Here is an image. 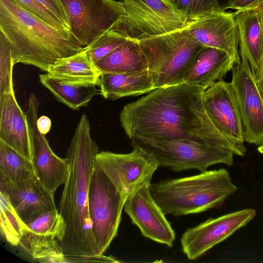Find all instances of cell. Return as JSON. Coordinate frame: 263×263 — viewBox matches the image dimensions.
Segmentation results:
<instances>
[{
	"label": "cell",
	"instance_id": "obj_31",
	"mask_svg": "<svg viewBox=\"0 0 263 263\" xmlns=\"http://www.w3.org/2000/svg\"><path fill=\"white\" fill-rule=\"evenodd\" d=\"M175 5L189 21L214 11L223 10L217 0H177Z\"/></svg>",
	"mask_w": 263,
	"mask_h": 263
},
{
	"label": "cell",
	"instance_id": "obj_17",
	"mask_svg": "<svg viewBox=\"0 0 263 263\" xmlns=\"http://www.w3.org/2000/svg\"><path fill=\"white\" fill-rule=\"evenodd\" d=\"M0 191L7 195L26 224L46 212L57 209L54 194L46 189L36 176L16 183H0Z\"/></svg>",
	"mask_w": 263,
	"mask_h": 263
},
{
	"label": "cell",
	"instance_id": "obj_24",
	"mask_svg": "<svg viewBox=\"0 0 263 263\" xmlns=\"http://www.w3.org/2000/svg\"><path fill=\"white\" fill-rule=\"evenodd\" d=\"M39 78L59 101L74 110L87 105L98 91L96 84L66 82L48 72L40 74Z\"/></svg>",
	"mask_w": 263,
	"mask_h": 263
},
{
	"label": "cell",
	"instance_id": "obj_3",
	"mask_svg": "<svg viewBox=\"0 0 263 263\" xmlns=\"http://www.w3.org/2000/svg\"><path fill=\"white\" fill-rule=\"evenodd\" d=\"M0 32L10 46L15 64L34 66L46 72L59 59L85 49L69 30L49 25L16 0H0Z\"/></svg>",
	"mask_w": 263,
	"mask_h": 263
},
{
	"label": "cell",
	"instance_id": "obj_20",
	"mask_svg": "<svg viewBox=\"0 0 263 263\" xmlns=\"http://www.w3.org/2000/svg\"><path fill=\"white\" fill-rule=\"evenodd\" d=\"M234 13L238 30L239 54L246 56L254 76L263 64V26L256 10Z\"/></svg>",
	"mask_w": 263,
	"mask_h": 263
},
{
	"label": "cell",
	"instance_id": "obj_37",
	"mask_svg": "<svg viewBox=\"0 0 263 263\" xmlns=\"http://www.w3.org/2000/svg\"><path fill=\"white\" fill-rule=\"evenodd\" d=\"M263 76V64L259 71L254 76L255 80L257 81Z\"/></svg>",
	"mask_w": 263,
	"mask_h": 263
},
{
	"label": "cell",
	"instance_id": "obj_26",
	"mask_svg": "<svg viewBox=\"0 0 263 263\" xmlns=\"http://www.w3.org/2000/svg\"><path fill=\"white\" fill-rule=\"evenodd\" d=\"M35 176L31 161L0 140V183H16Z\"/></svg>",
	"mask_w": 263,
	"mask_h": 263
},
{
	"label": "cell",
	"instance_id": "obj_40",
	"mask_svg": "<svg viewBox=\"0 0 263 263\" xmlns=\"http://www.w3.org/2000/svg\"><path fill=\"white\" fill-rule=\"evenodd\" d=\"M163 1H164L165 2H167L168 3H170L171 4L174 5L176 4V2L177 1V0H163Z\"/></svg>",
	"mask_w": 263,
	"mask_h": 263
},
{
	"label": "cell",
	"instance_id": "obj_18",
	"mask_svg": "<svg viewBox=\"0 0 263 263\" xmlns=\"http://www.w3.org/2000/svg\"><path fill=\"white\" fill-rule=\"evenodd\" d=\"M0 140L30 161L32 151L28 122L14 91L0 97Z\"/></svg>",
	"mask_w": 263,
	"mask_h": 263
},
{
	"label": "cell",
	"instance_id": "obj_33",
	"mask_svg": "<svg viewBox=\"0 0 263 263\" xmlns=\"http://www.w3.org/2000/svg\"><path fill=\"white\" fill-rule=\"evenodd\" d=\"M263 6V0H226L224 10L227 9L236 11L246 10L257 11Z\"/></svg>",
	"mask_w": 263,
	"mask_h": 263
},
{
	"label": "cell",
	"instance_id": "obj_6",
	"mask_svg": "<svg viewBox=\"0 0 263 263\" xmlns=\"http://www.w3.org/2000/svg\"><path fill=\"white\" fill-rule=\"evenodd\" d=\"M125 14L112 29L140 41L185 28L189 20L174 5L163 0H122Z\"/></svg>",
	"mask_w": 263,
	"mask_h": 263
},
{
	"label": "cell",
	"instance_id": "obj_8",
	"mask_svg": "<svg viewBox=\"0 0 263 263\" xmlns=\"http://www.w3.org/2000/svg\"><path fill=\"white\" fill-rule=\"evenodd\" d=\"M71 33L85 48L112 29L125 14L122 2L115 0H58Z\"/></svg>",
	"mask_w": 263,
	"mask_h": 263
},
{
	"label": "cell",
	"instance_id": "obj_27",
	"mask_svg": "<svg viewBox=\"0 0 263 263\" xmlns=\"http://www.w3.org/2000/svg\"><path fill=\"white\" fill-rule=\"evenodd\" d=\"M0 198L1 234L10 245L18 246L28 227L20 218L7 195L2 191Z\"/></svg>",
	"mask_w": 263,
	"mask_h": 263
},
{
	"label": "cell",
	"instance_id": "obj_34",
	"mask_svg": "<svg viewBox=\"0 0 263 263\" xmlns=\"http://www.w3.org/2000/svg\"><path fill=\"white\" fill-rule=\"evenodd\" d=\"M50 11L69 30L66 17L62 6L58 0H37Z\"/></svg>",
	"mask_w": 263,
	"mask_h": 263
},
{
	"label": "cell",
	"instance_id": "obj_13",
	"mask_svg": "<svg viewBox=\"0 0 263 263\" xmlns=\"http://www.w3.org/2000/svg\"><path fill=\"white\" fill-rule=\"evenodd\" d=\"M241 61L232 70V85L244 130L245 141L263 144V99L247 58L240 54Z\"/></svg>",
	"mask_w": 263,
	"mask_h": 263
},
{
	"label": "cell",
	"instance_id": "obj_11",
	"mask_svg": "<svg viewBox=\"0 0 263 263\" xmlns=\"http://www.w3.org/2000/svg\"><path fill=\"white\" fill-rule=\"evenodd\" d=\"M203 102L209 118L229 142L234 154L244 156L243 127L231 83L222 80L204 90Z\"/></svg>",
	"mask_w": 263,
	"mask_h": 263
},
{
	"label": "cell",
	"instance_id": "obj_23",
	"mask_svg": "<svg viewBox=\"0 0 263 263\" xmlns=\"http://www.w3.org/2000/svg\"><path fill=\"white\" fill-rule=\"evenodd\" d=\"M47 72L64 81L97 85L101 74L89 59L85 48L73 55L59 59Z\"/></svg>",
	"mask_w": 263,
	"mask_h": 263
},
{
	"label": "cell",
	"instance_id": "obj_25",
	"mask_svg": "<svg viewBox=\"0 0 263 263\" xmlns=\"http://www.w3.org/2000/svg\"><path fill=\"white\" fill-rule=\"evenodd\" d=\"M18 246L34 259L50 262H67L60 242L52 236L39 234L28 228Z\"/></svg>",
	"mask_w": 263,
	"mask_h": 263
},
{
	"label": "cell",
	"instance_id": "obj_30",
	"mask_svg": "<svg viewBox=\"0 0 263 263\" xmlns=\"http://www.w3.org/2000/svg\"><path fill=\"white\" fill-rule=\"evenodd\" d=\"M14 65L10 46L0 32V97L14 91L12 76Z\"/></svg>",
	"mask_w": 263,
	"mask_h": 263
},
{
	"label": "cell",
	"instance_id": "obj_28",
	"mask_svg": "<svg viewBox=\"0 0 263 263\" xmlns=\"http://www.w3.org/2000/svg\"><path fill=\"white\" fill-rule=\"evenodd\" d=\"M27 226L30 231L35 233L55 237L60 243L66 231L64 220L57 209L40 215Z\"/></svg>",
	"mask_w": 263,
	"mask_h": 263
},
{
	"label": "cell",
	"instance_id": "obj_5",
	"mask_svg": "<svg viewBox=\"0 0 263 263\" xmlns=\"http://www.w3.org/2000/svg\"><path fill=\"white\" fill-rule=\"evenodd\" d=\"M139 43L155 89L183 83L186 70L203 47L186 27Z\"/></svg>",
	"mask_w": 263,
	"mask_h": 263
},
{
	"label": "cell",
	"instance_id": "obj_35",
	"mask_svg": "<svg viewBox=\"0 0 263 263\" xmlns=\"http://www.w3.org/2000/svg\"><path fill=\"white\" fill-rule=\"evenodd\" d=\"M36 124L39 131L42 134L45 135L50 130L51 121L47 116H42L37 118Z\"/></svg>",
	"mask_w": 263,
	"mask_h": 263
},
{
	"label": "cell",
	"instance_id": "obj_14",
	"mask_svg": "<svg viewBox=\"0 0 263 263\" xmlns=\"http://www.w3.org/2000/svg\"><path fill=\"white\" fill-rule=\"evenodd\" d=\"M39 106L36 96L31 93L26 113L32 145L31 162L37 179L46 189L54 194L65 181L68 164L66 158H61L55 154L45 135L39 131L36 124Z\"/></svg>",
	"mask_w": 263,
	"mask_h": 263
},
{
	"label": "cell",
	"instance_id": "obj_41",
	"mask_svg": "<svg viewBox=\"0 0 263 263\" xmlns=\"http://www.w3.org/2000/svg\"><path fill=\"white\" fill-rule=\"evenodd\" d=\"M258 152L263 154V144L260 145L257 148Z\"/></svg>",
	"mask_w": 263,
	"mask_h": 263
},
{
	"label": "cell",
	"instance_id": "obj_9",
	"mask_svg": "<svg viewBox=\"0 0 263 263\" xmlns=\"http://www.w3.org/2000/svg\"><path fill=\"white\" fill-rule=\"evenodd\" d=\"M132 144L152 153L159 167L175 172L190 170L203 172L214 164L224 163L231 166L233 163L234 153L230 149L190 140L157 143L132 141Z\"/></svg>",
	"mask_w": 263,
	"mask_h": 263
},
{
	"label": "cell",
	"instance_id": "obj_16",
	"mask_svg": "<svg viewBox=\"0 0 263 263\" xmlns=\"http://www.w3.org/2000/svg\"><path fill=\"white\" fill-rule=\"evenodd\" d=\"M186 28L202 46L215 48L240 62L239 35L235 13L214 11L190 21Z\"/></svg>",
	"mask_w": 263,
	"mask_h": 263
},
{
	"label": "cell",
	"instance_id": "obj_7",
	"mask_svg": "<svg viewBox=\"0 0 263 263\" xmlns=\"http://www.w3.org/2000/svg\"><path fill=\"white\" fill-rule=\"evenodd\" d=\"M126 199L96 163L88 195L92 231L100 255H103L116 237Z\"/></svg>",
	"mask_w": 263,
	"mask_h": 263
},
{
	"label": "cell",
	"instance_id": "obj_32",
	"mask_svg": "<svg viewBox=\"0 0 263 263\" xmlns=\"http://www.w3.org/2000/svg\"><path fill=\"white\" fill-rule=\"evenodd\" d=\"M26 10L54 27L67 29L59 20L37 0H16Z\"/></svg>",
	"mask_w": 263,
	"mask_h": 263
},
{
	"label": "cell",
	"instance_id": "obj_15",
	"mask_svg": "<svg viewBox=\"0 0 263 263\" xmlns=\"http://www.w3.org/2000/svg\"><path fill=\"white\" fill-rule=\"evenodd\" d=\"M150 184H144L129 194L123 210L143 236L172 247L176 238L175 231L154 199Z\"/></svg>",
	"mask_w": 263,
	"mask_h": 263
},
{
	"label": "cell",
	"instance_id": "obj_19",
	"mask_svg": "<svg viewBox=\"0 0 263 263\" xmlns=\"http://www.w3.org/2000/svg\"><path fill=\"white\" fill-rule=\"evenodd\" d=\"M236 64L225 51L203 46L191 63L183 79V83L197 85L204 90L222 81Z\"/></svg>",
	"mask_w": 263,
	"mask_h": 263
},
{
	"label": "cell",
	"instance_id": "obj_10",
	"mask_svg": "<svg viewBox=\"0 0 263 263\" xmlns=\"http://www.w3.org/2000/svg\"><path fill=\"white\" fill-rule=\"evenodd\" d=\"M133 147L127 154L99 152L96 159V163L125 199L141 186L150 184L159 167L152 153L138 145Z\"/></svg>",
	"mask_w": 263,
	"mask_h": 263
},
{
	"label": "cell",
	"instance_id": "obj_21",
	"mask_svg": "<svg viewBox=\"0 0 263 263\" xmlns=\"http://www.w3.org/2000/svg\"><path fill=\"white\" fill-rule=\"evenodd\" d=\"M98 86L106 99L136 96L155 89L151 72L147 69L125 73H101Z\"/></svg>",
	"mask_w": 263,
	"mask_h": 263
},
{
	"label": "cell",
	"instance_id": "obj_1",
	"mask_svg": "<svg viewBox=\"0 0 263 263\" xmlns=\"http://www.w3.org/2000/svg\"><path fill=\"white\" fill-rule=\"evenodd\" d=\"M204 91L184 83L155 89L124 106L121 124L133 142L190 140L232 151L205 110Z\"/></svg>",
	"mask_w": 263,
	"mask_h": 263
},
{
	"label": "cell",
	"instance_id": "obj_22",
	"mask_svg": "<svg viewBox=\"0 0 263 263\" xmlns=\"http://www.w3.org/2000/svg\"><path fill=\"white\" fill-rule=\"evenodd\" d=\"M95 65L101 73H125L148 69L139 42L129 39Z\"/></svg>",
	"mask_w": 263,
	"mask_h": 263
},
{
	"label": "cell",
	"instance_id": "obj_36",
	"mask_svg": "<svg viewBox=\"0 0 263 263\" xmlns=\"http://www.w3.org/2000/svg\"><path fill=\"white\" fill-rule=\"evenodd\" d=\"M256 82L259 93L263 99V76L259 80L256 81Z\"/></svg>",
	"mask_w": 263,
	"mask_h": 263
},
{
	"label": "cell",
	"instance_id": "obj_2",
	"mask_svg": "<svg viewBox=\"0 0 263 263\" xmlns=\"http://www.w3.org/2000/svg\"><path fill=\"white\" fill-rule=\"evenodd\" d=\"M99 152L88 118L83 115L66 152L68 171L59 206L66 224L61 245L67 261L98 262L102 256L92 233L88 202L90 179Z\"/></svg>",
	"mask_w": 263,
	"mask_h": 263
},
{
	"label": "cell",
	"instance_id": "obj_38",
	"mask_svg": "<svg viewBox=\"0 0 263 263\" xmlns=\"http://www.w3.org/2000/svg\"><path fill=\"white\" fill-rule=\"evenodd\" d=\"M257 11L258 12V14H259V15L260 17V21H261V23L263 26V6L260 9H259Z\"/></svg>",
	"mask_w": 263,
	"mask_h": 263
},
{
	"label": "cell",
	"instance_id": "obj_4",
	"mask_svg": "<svg viewBox=\"0 0 263 263\" xmlns=\"http://www.w3.org/2000/svg\"><path fill=\"white\" fill-rule=\"evenodd\" d=\"M150 191L165 215L197 214L220 205L238 188L224 168L152 183Z\"/></svg>",
	"mask_w": 263,
	"mask_h": 263
},
{
	"label": "cell",
	"instance_id": "obj_12",
	"mask_svg": "<svg viewBox=\"0 0 263 263\" xmlns=\"http://www.w3.org/2000/svg\"><path fill=\"white\" fill-rule=\"evenodd\" d=\"M255 215V210L246 209L209 218L187 229L180 240L183 253L189 260L198 259L246 226Z\"/></svg>",
	"mask_w": 263,
	"mask_h": 263
},
{
	"label": "cell",
	"instance_id": "obj_29",
	"mask_svg": "<svg viewBox=\"0 0 263 263\" xmlns=\"http://www.w3.org/2000/svg\"><path fill=\"white\" fill-rule=\"evenodd\" d=\"M127 39L111 29L85 48L91 61L95 64L116 48L124 44Z\"/></svg>",
	"mask_w": 263,
	"mask_h": 263
},
{
	"label": "cell",
	"instance_id": "obj_39",
	"mask_svg": "<svg viewBox=\"0 0 263 263\" xmlns=\"http://www.w3.org/2000/svg\"><path fill=\"white\" fill-rule=\"evenodd\" d=\"M219 5L222 10H224V7L226 5V0H217Z\"/></svg>",
	"mask_w": 263,
	"mask_h": 263
}]
</instances>
